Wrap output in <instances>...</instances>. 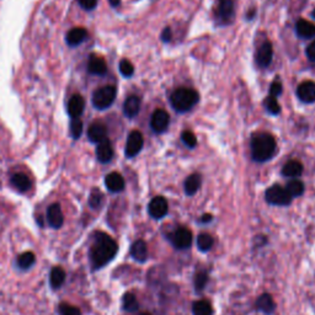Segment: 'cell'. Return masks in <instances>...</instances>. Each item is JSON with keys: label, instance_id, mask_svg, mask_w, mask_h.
Returning <instances> with one entry per match:
<instances>
[{"label": "cell", "instance_id": "f546056e", "mask_svg": "<svg viewBox=\"0 0 315 315\" xmlns=\"http://www.w3.org/2000/svg\"><path fill=\"white\" fill-rule=\"evenodd\" d=\"M138 308H139V304L135 294L126 293L123 296V309L128 313H133V312H137Z\"/></svg>", "mask_w": 315, "mask_h": 315}, {"label": "cell", "instance_id": "ee69618b", "mask_svg": "<svg viewBox=\"0 0 315 315\" xmlns=\"http://www.w3.org/2000/svg\"><path fill=\"white\" fill-rule=\"evenodd\" d=\"M212 219H213V216H211V214H205V216L201 217L200 222L201 223H210V222H212Z\"/></svg>", "mask_w": 315, "mask_h": 315}, {"label": "cell", "instance_id": "836d02e7", "mask_svg": "<svg viewBox=\"0 0 315 315\" xmlns=\"http://www.w3.org/2000/svg\"><path fill=\"white\" fill-rule=\"evenodd\" d=\"M208 281V274L207 272L205 271H201L198 272L197 274L195 276V289L196 292H201L205 289L206 283Z\"/></svg>", "mask_w": 315, "mask_h": 315}, {"label": "cell", "instance_id": "4fadbf2b", "mask_svg": "<svg viewBox=\"0 0 315 315\" xmlns=\"http://www.w3.org/2000/svg\"><path fill=\"white\" fill-rule=\"evenodd\" d=\"M88 138L90 139V142L97 144V143L107 138V128H106L104 123L94 122L89 127V131H88Z\"/></svg>", "mask_w": 315, "mask_h": 315}, {"label": "cell", "instance_id": "d590c367", "mask_svg": "<svg viewBox=\"0 0 315 315\" xmlns=\"http://www.w3.org/2000/svg\"><path fill=\"white\" fill-rule=\"evenodd\" d=\"M181 139H182L183 144L188 148H195L197 144V138L191 131H183L181 135Z\"/></svg>", "mask_w": 315, "mask_h": 315}, {"label": "cell", "instance_id": "4dcf8cb0", "mask_svg": "<svg viewBox=\"0 0 315 315\" xmlns=\"http://www.w3.org/2000/svg\"><path fill=\"white\" fill-rule=\"evenodd\" d=\"M35 261H36V259H35L34 253H30V251H27V253L21 254V255L17 258L16 264H17V266H19V269L29 270L30 267H31L32 265L35 264Z\"/></svg>", "mask_w": 315, "mask_h": 315}, {"label": "cell", "instance_id": "9a60e30c", "mask_svg": "<svg viewBox=\"0 0 315 315\" xmlns=\"http://www.w3.org/2000/svg\"><path fill=\"white\" fill-rule=\"evenodd\" d=\"M88 37V31L83 27H75V29H72L67 34V37H65V41H67L68 46L70 47H75L79 46L80 44L87 40Z\"/></svg>", "mask_w": 315, "mask_h": 315}, {"label": "cell", "instance_id": "8fae6325", "mask_svg": "<svg viewBox=\"0 0 315 315\" xmlns=\"http://www.w3.org/2000/svg\"><path fill=\"white\" fill-rule=\"evenodd\" d=\"M272 57H273V49H272V45L270 42H265L261 45L260 48L258 49L256 53V63L259 67L267 68L272 62Z\"/></svg>", "mask_w": 315, "mask_h": 315}, {"label": "cell", "instance_id": "7402d4cb", "mask_svg": "<svg viewBox=\"0 0 315 315\" xmlns=\"http://www.w3.org/2000/svg\"><path fill=\"white\" fill-rule=\"evenodd\" d=\"M234 15V2L233 0H221L218 5V16L222 21H230Z\"/></svg>", "mask_w": 315, "mask_h": 315}, {"label": "cell", "instance_id": "74e56055", "mask_svg": "<svg viewBox=\"0 0 315 315\" xmlns=\"http://www.w3.org/2000/svg\"><path fill=\"white\" fill-rule=\"evenodd\" d=\"M265 107H266V110L269 111L270 113H272V115H277V113H279V111H281V107H279L276 97L272 96H269L265 100Z\"/></svg>", "mask_w": 315, "mask_h": 315}, {"label": "cell", "instance_id": "8d00e7d4", "mask_svg": "<svg viewBox=\"0 0 315 315\" xmlns=\"http://www.w3.org/2000/svg\"><path fill=\"white\" fill-rule=\"evenodd\" d=\"M120 72L123 77L130 78L132 77L133 73H135V67H133L132 63L127 59H122L120 62Z\"/></svg>", "mask_w": 315, "mask_h": 315}, {"label": "cell", "instance_id": "cb8c5ba5", "mask_svg": "<svg viewBox=\"0 0 315 315\" xmlns=\"http://www.w3.org/2000/svg\"><path fill=\"white\" fill-rule=\"evenodd\" d=\"M11 185L20 192H26L31 187V181L27 178V175L21 173L14 174L11 178Z\"/></svg>", "mask_w": 315, "mask_h": 315}, {"label": "cell", "instance_id": "7dc6e473", "mask_svg": "<svg viewBox=\"0 0 315 315\" xmlns=\"http://www.w3.org/2000/svg\"><path fill=\"white\" fill-rule=\"evenodd\" d=\"M140 315H150L149 313H143V314H140Z\"/></svg>", "mask_w": 315, "mask_h": 315}, {"label": "cell", "instance_id": "d6a6232c", "mask_svg": "<svg viewBox=\"0 0 315 315\" xmlns=\"http://www.w3.org/2000/svg\"><path fill=\"white\" fill-rule=\"evenodd\" d=\"M102 201H104V195L101 193L100 190H92V192L90 193V197H89V205L90 207L96 210L101 206Z\"/></svg>", "mask_w": 315, "mask_h": 315}, {"label": "cell", "instance_id": "603a6c76", "mask_svg": "<svg viewBox=\"0 0 315 315\" xmlns=\"http://www.w3.org/2000/svg\"><path fill=\"white\" fill-rule=\"evenodd\" d=\"M256 308H258L260 312H263V313H265V314L271 315L274 312L276 306H274L273 298H272L270 294L266 293V294H263V296L259 297L258 301H256Z\"/></svg>", "mask_w": 315, "mask_h": 315}, {"label": "cell", "instance_id": "b9f144b4", "mask_svg": "<svg viewBox=\"0 0 315 315\" xmlns=\"http://www.w3.org/2000/svg\"><path fill=\"white\" fill-rule=\"evenodd\" d=\"M307 55H308L309 59L315 62V41L312 42L308 46V48H307Z\"/></svg>", "mask_w": 315, "mask_h": 315}, {"label": "cell", "instance_id": "bcb514c9", "mask_svg": "<svg viewBox=\"0 0 315 315\" xmlns=\"http://www.w3.org/2000/svg\"><path fill=\"white\" fill-rule=\"evenodd\" d=\"M312 15H313V17H314V19H315V10H314V11H313V14H312Z\"/></svg>", "mask_w": 315, "mask_h": 315}, {"label": "cell", "instance_id": "30bf717a", "mask_svg": "<svg viewBox=\"0 0 315 315\" xmlns=\"http://www.w3.org/2000/svg\"><path fill=\"white\" fill-rule=\"evenodd\" d=\"M47 222L49 226L54 229H59L64 223V217H63L62 208L59 203H53L47 210Z\"/></svg>", "mask_w": 315, "mask_h": 315}, {"label": "cell", "instance_id": "5bb4252c", "mask_svg": "<svg viewBox=\"0 0 315 315\" xmlns=\"http://www.w3.org/2000/svg\"><path fill=\"white\" fill-rule=\"evenodd\" d=\"M96 158L100 163H104V164L111 161V159L113 158L112 144H111V142L107 139V138L104 140H101L100 143H97Z\"/></svg>", "mask_w": 315, "mask_h": 315}, {"label": "cell", "instance_id": "e0dca14e", "mask_svg": "<svg viewBox=\"0 0 315 315\" xmlns=\"http://www.w3.org/2000/svg\"><path fill=\"white\" fill-rule=\"evenodd\" d=\"M105 185L111 192H121L125 188V180L118 173H111L105 178Z\"/></svg>", "mask_w": 315, "mask_h": 315}, {"label": "cell", "instance_id": "60d3db41", "mask_svg": "<svg viewBox=\"0 0 315 315\" xmlns=\"http://www.w3.org/2000/svg\"><path fill=\"white\" fill-rule=\"evenodd\" d=\"M80 4V6L85 10H92L96 7L97 0H78Z\"/></svg>", "mask_w": 315, "mask_h": 315}, {"label": "cell", "instance_id": "f35d334b", "mask_svg": "<svg viewBox=\"0 0 315 315\" xmlns=\"http://www.w3.org/2000/svg\"><path fill=\"white\" fill-rule=\"evenodd\" d=\"M60 315H80V311L77 307L68 306V304H62L59 308Z\"/></svg>", "mask_w": 315, "mask_h": 315}, {"label": "cell", "instance_id": "1f68e13d", "mask_svg": "<svg viewBox=\"0 0 315 315\" xmlns=\"http://www.w3.org/2000/svg\"><path fill=\"white\" fill-rule=\"evenodd\" d=\"M197 246L201 251L203 253H207L212 249L213 246V238L210 235V234H200L197 238Z\"/></svg>", "mask_w": 315, "mask_h": 315}, {"label": "cell", "instance_id": "44dd1931", "mask_svg": "<svg viewBox=\"0 0 315 315\" xmlns=\"http://www.w3.org/2000/svg\"><path fill=\"white\" fill-rule=\"evenodd\" d=\"M140 110V99L138 96H130L123 105V112L128 118H133L138 115Z\"/></svg>", "mask_w": 315, "mask_h": 315}, {"label": "cell", "instance_id": "d6986e66", "mask_svg": "<svg viewBox=\"0 0 315 315\" xmlns=\"http://www.w3.org/2000/svg\"><path fill=\"white\" fill-rule=\"evenodd\" d=\"M296 31L297 35L302 37V39H312V37L315 36V25L307 21V20H298L296 25Z\"/></svg>", "mask_w": 315, "mask_h": 315}, {"label": "cell", "instance_id": "7a4b0ae2", "mask_svg": "<svg viewBox=\"0 0 315 315\" xmlns=\"http://www.w3.org/2000/svg\"><path fill=\"white\" fill-rule=\"evenodd\" d=\"M276 140L270 133H258L251 139V155L255 161L264 163L273 157Z\"/></svg>", "mask_w": 315, "mask_h": 315}, {"label": "cell", "instance_id": "7c38bea8", "mask_svg": "<svg viewBox=\"0 0 315 315\" xmlns=\"http://www.w3.org/2000/svg\"><path fill=\"white\" fill-rule=\"evenodd\" d=\"M297 95L299 100L306 104H311L315 101V83L314 82H304L297 88Z\"/></svg>", "mask_w": 315, "mask_h": 315}, {"label": "cell", "instance_id": "e575fe53", "mask_svg": "<svg viewBox=\"0 0 315 315\" xmlns=\"http://www.w3.org/2000/svg\"><path fill=\"white\" fill-rule=\"evenodd\" d=\"M83 133V122L79 118H72V122H70V135L74 139L82 135Z\"/></svg>", "mask_w": 315, "mask_h": 315}, {"label": "cell", "instance_id": "ac0fdd59", "mask_svg": "<svg viewBox=\"0 0 315 315\" xmlns=\"http://www.w3.org/2000/svg\"><path fill=\"white\" fill-rule=\"evenodd\" d=\"M131 256L137 263H145L148 259V248L147 244L143 240H137L131 246Z\"/></svg>", "mask_w": 315, "mask_h": 315}, {"label": "cell", "instance_id": "3957f363", "mask_svg": "<svg viewBox=\"0 0 315 315\" xmlns=\"http://www.w3.org/2000/svg\"><path fill=\"white\" fill-rule=\"evenodd\" d=\"M200 100L198 92L196 90L190 89V88H180L176 89L171 94L170 102L171 106L175 108L178 112H187L191 108L195 107L196 104Z\"/></svg>", "mask_w": 315, "mask_h": 315}, {"label": "cell", "instance_id": "ffe728a7", "mask_svg": "<svg viewBox=\"0 0 315 315\" xmlns=\"http://www.w3.org/2000/svg\"><path fill=\"white\" fill-rule=\"evenodd\" d=\"M88 69L91 74L95 75H104L107 72V65L104 58L97 57V55H91L89 59V65H88Z\"/></svg>", "mask_w": 315, "mask_h": 315}, {"label": "cell", "instance_id": "52a82bcc", "mask_svg": "<svg viewBox=\"0 0 315 315\" xmlns=\"http://www.w3.org/2000/svg\"><path fill=\"white\" fill-rule=\"evenodd\" d=\"M169 211V205L168 201L165 200L161 196H157V197L153 198L149 202L148 206V212H149V216L154 219H161L168 214Z\"/></svg>", "mask_w": 315, "mask_h": 315}, {"label": "cell", "instance_id": "4316f807", "mask_svg": "<svg viewBox=\"0 0 315 315\" xmlns=\"http://www.w3.org/2000/svg\"><path fill=\"white\" fill-rule=\"evenodd\" d=\"M201 186V176L198 174H192L188 176L185 181V192L186 195L192 196L198 191Z\"/></svg>", "mask_w": 315, "mask_h": 315}, {"label": "cell", "instance_id": "d4e9b609", "mask_svg": "<svg viewBox=\"0 0 315 315\" xmlns=\"http://www.w3.org/2000/svg\"><path fill=\"white\" fill-rule=\"evenodd\" d=\"M303 173V165L297 160H291L284 164L282 174L287 178H297Z\"/></svg>", "mask_w": 315, "mask_h": 315}, {"label": "cell", "instance_id": "484cf974", "mask_svg": "<svg viewBox=\"0 0 315 315\" xmlns=\"http://www.w3.org/2000/svg\"><path fill=\"white\" fill-rule=\"evenodd\" d=\"M65 279V272L62 267L57 266L53 267L51 274H49V283H51V287L53 289H58L62 287V284L64 283Z\"/></svg>", "mask_w": 315, "mask_h": 315}, {"label": "cell", "instance_id": "2e32d148", "mask_svg": "<svg viewBox=\"0 0 315 315\" xmlns=\"http://www.w3.org/2000/svg\"><path fill=\"white\" fill-rule=\"evenodd\" d=\"M85 108V101L83 96L80 95H74L70 97L69 102H68V113L72 118H79L82 113L84 112Z\"/></svg>", "mask_w": 315, "mask_h": 315}, {"label": "cell", "instance_id": "5b68a950", "mask_svg": "<svg viewBox=\"0 0 315 315\" xmlns=\"http://www.w3.org/2000/svg\"><path fill=\"white\" fill-rule=\"evenodd\" d=\"M265 197L270 205L273 206H288L292 202V197L287 192L286 188L279 185H274L267 188Z\"/></svg>", "mask_w": 315, "mask_h": 315}, {"label": "cell", "instance_id": "ba28073f", "mask_svg": "<svg viewBox=\"0 0 315 315\" xmlns=\"http://www.w3.org/2000/svg\"><path fill=\"white\" fill-rule=\"evenodd\" d=\"M169 123H170V117L164 110L154 111L150 118V127L155 133L165 132L166 128L169 127Z\"/></svg>", "mask_w": 315, "mask_h": 315}, {"label": "cell", "instance_id": "f1b7e54d", "mask_svg": "<svg viewBox=\"0 0 315 315\" xmlns=\"http://www.w3.org/2000/svg\"><path fill=\"white\" fill-rule=\"evenodd\" d=\"M193 315H212V306L208 301L201 299L193 303L192 306Z\"/></svg>", "mask_w": 315, "mask_h": 315}, {"label": "cell", "instance_id": "8992f818", "mask_svg": "<svg viewBox=\"0 0 315 315\" xmlns=\"http://www.w3.org/2000/svg\"><path fill=\"white\" fill-rule=\"evenodd\" d=\"M143 135L142 133L138 132V131H133L131 132V135H128L127 143H126V157L127 158H133L138 154V153L142 150L143 148Z\"/></svg>", "mask_w": 315, "mask_h": 315}, {"label": "cell", "instance_id": "f6af8a7d", "mask_svg": "<svg viewBox=\"0 0 315 315\" xmlns=\"http://www.w3.org/2000/svg\"><path fill=\"white\" fill-rule=\"evenodd\" d=\"M110 1V4L112 5V6H118V5L121 4V0H108Z\"/></svg>", "mask_w": 315, "mask_h": 315}, {"label": "cell", "instance_id": "9c48e42d", "mask_svg": "<svg viewBox=\"0 0 315 315\" xmlns=\"http://www.w3.org/2000/svg\"><path fill=\"white\" fill-rule=\"evenodd\" d=\"M176 249H188L192 244V233L187 228H179L171 238Z\"/></svg>", "mask_w": 315, "mask_h": 315}, {"label": "cell", "instance_id": "7bdbcfd3", "mask_svg": "<svg viewBox=\"0 0 315 315\" xmlns=\"http://www.w3.org/2000/svg\"><path fill=\"white\" fill-rule=\"evenodd\" d=\"M161 40L164 42H169L171 40V30L169 27H166L163 32H161Z\"/></svg>", "mask_w": 315, "mask_h": 315}, {"label": "cell", "instance_id": "83f0119b", "mask_svg": "<svg viewBox=\"0 0 315 315\" xmlns=\"http://www.w3.org/2000/svg\"><path fill=\"white\" fill-rule=\"evenodd\" d=\"M284 188H286L287 192L289 193V196L292 198L299 197L304 192V183L299 180H292L287 183V186Z\"/></svg>", "mask_w": 315, "mask_h": 315}, {"label": "cell", "instance_id": "6da1fadb", "mask_svg": "<svg viewBox=\"0 0 315 315\" xmlns=\"http://www.w3.org/2000/svg\"><path fill=\"white\" fill-rule=\"evenodd\" d=\"M117 243L110 235L102 233V231L95 233L92 236L91 248L89 251L90 263H91L92 269L99 270L106 266L111 260H113V258L117 254Z\"/></svg>", "mask_w": 315, "mask_h": 315}, {"label": "cell", "instance_id": "ab89813d", "mask_svg": "<svg viewBox=\"0 0 315 315\" xmlns=\"http://www.w3.org/2000/svg\"><path fill=\"white\" fill-rule=\"evenodd\" d=\"M282 94V84L281 83L276 82L271 85L270 88V96L272 97H277Z\"/></svg>", "mask_w": 315, "mask_h": 315}, {"label": "cell", "instance_id": "277c9868", "mask_svg": "<svg viewBox=\"0 0 315 315\" xmlns=\"http://www.w3.org/2000/svg\"><path fill=\"white\" fill-rule=\"evenodd\" d=\"M116 94H117V90H116L115 87L108 85V87L100 88L92 95V105L97 110H106V108H108L113 104L116 99Z\"/></svg>", "mask_w": 315, "mask_h": 315}]
</instances>
